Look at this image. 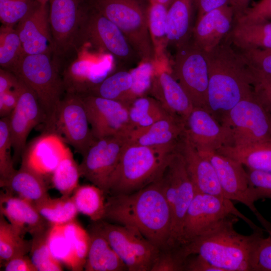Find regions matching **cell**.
<instances>
[{
    "label": "cell",
    "mask_w": 271,
    "mask_h": 271,
    "mask_svg": "<svg viewBox=\"0 0 271 271\" xmlns=\"http://www.w3.org/2000/svg\"><path fill=\"white\" fill-rule=\"evenodd\" d=\"M127 136H109L94 140L79 165L81 177L108 193L110 179L128 142Z\"/></svg>",
    "instance_id": "cell-12"
},
{
    "label": "cell",
    "mask_w": 271,
    "mask_h": 271,
    "mask_svg": "<svg viewBox=\"0 0 271 271\" xmlns=\"http://www.w3.org/2000/svg\"><path fill=\"white\" fill-rule=\"evenodd\" d=\"M160 178L172 217L169 248L178 249L185 215L196 192L177 148L170 155Z\"/></svg>",
    "instance_id": "cell-7"
},
{
    "label": "cell",
    "mask_w": 271,
    "mask_h": 271,
    "mask_svg": "<svg viewBox=\"0 0 271 271\" xmlns=\"http://www.w3.org/2000/svg\"><path fill=\"white\" fill-rule=\"evenodd\" d=\"M172 69L194 107L206 109L209 84L206 53L190 40L176 49Z\"/></svg>",
    "instance_id": "cell-11"
},
{
    "label": "cell",
    "mask_w": 271,
    "mask_h": 271,
    "mask_svg": "<svg viewBox=\"0 0 271 271\" xmlns=\"http://www.w3.org/2000/svg\"><path fill=\"white\" fill-rule=\"evenodd\" d=\"M220 123L230 129L232 146H245L271 140V114L254 91L230 110Z\"/></svg>",
    "instance_id": "cell-10"
},
{
    "label": "cell",
    "mask_w": 271,
    "mask_h": 271,
    "mask_svg": "<svg viewBox=\"0 0 271 271\" xmlns=\"http://www.w3.org/2000/svg\"><path fill=\"white\" fill-rule=\"evenodd\" d=\"M26 55L53 52L47 4H39L22 20L17 29Z\"/></svg>",
    "instance_id": "cell-23"
},
{
    "label": "cell",
    "mask_w": 271,
    "mask_h": 271,
    "mask_svg": "<svg viewBox=\"0 0 271 271\" xmlns=\"http://www.w3.org/2000/svg\"><path fill=\"white\" fill-rule=\"evenodd\" d=\"M198 18L206 13L226 6H230V0H193Z\"/></svg>",
    "instance_id": "cell-55"
},
{
    "label": "cell",
    "mask_w": 271,
    "mask_h": 271,
    "mask_svg": "<svg viewBox=\"0 0 271 271\" xmlns=\"http://www.w3.org/2000/svg\"><path fill=\"white\" fill-rule=\"evenodd\" d=\"M59 134L43 132L27 144L21 156V166L43 177L51 176L70 149Z\"/></svg>",
    "instance_id": "cell-19"
},
{
    "label": "cell",
    "mask_w": 271,
    "mask_h": 271,
    "mask_svg": "<svg viewBox=\"0 0 271 271\" xmlns=\"http://www.w3.org/2000/svg\"><path fill=\"white\" fill-rule=\"evenodd\" d=\"M252 271H271V232L261 238L252 264Z\"/></svg>",
    "instance_id": "cell-51"
},
{
    "label": "cell",
    "mask_w": 271,
    "mask_h": 271,
    "mask_svg": "<svg viewBox=\"0 0 271 271\" xmlns=\"http://www.w3.org/2000/svg\"><path fill=\"white\" fill-rule=\"evenodd\" d=\"M260 21H271V0H260L255 3L239 17L234 22H251Z\"/></svg>",
    "instance_id": "cell-50"
},
{
    "label": "cell",
    "mask_w": 271,
    "mask_h": 271,
    "mask_svg": "<svg viewBox=\"0 0 271 271\" xmlns=\"http://www.w3.org/2000/svg\"><path fill=\"white\" fill-rule=\"evenodd\" d=\"M185 262L176 249H160L151 271H185Z\"/></svg>",
    "instance_id": "cell-48"
},
{
    "label": "cell",
    "mask_w": 271,
    "mask_h": 271,
    "mask_svg": "<svg viewBox=\"0 0 271 271\" xmlns=\"http://www.w3.org/2000/svg\"><path fill=\"white\" fill-rule=\"evenodd\" d=\"M71 197L78 213L92 222L103 220L106 195L101 189L92 184L78 185Z\"/></svg>",
    "instance_id": "cell-34"
},
{
    "label": "cell",
    "mask_w": 271,
    "mask_h": 271,
    "mask_svg": "<svg viewBox=\"0 0 271 271\" xmlns=\"http://www.w3.org/2000/svg\"><path fill=\"white\" fill-rule=\"evenodd\" d=\"M84 0H51L49 22L53 53L62 55L79 42L80 32L88 9Z\"/></svg>",
    "instance_id": "cell-15"
},
{
    "label": "cell",
    "mask_w": 271,
    "mask_h": 271,
    "mask_svg": "<svg viewBox=\"0 0 271 271\" xmlns=\"http://www.w3.org/2000/svg\"><path fill=\"white\" fill-rule=\"evenodd\" d=\"M0 214L24 236L27 233L32 235L51 225L32 202L4 191L0 194Z\"/></svg>",
    "instance_id": "cell-25"
},
{
    "label": "cell",
    "mask_w": 271,
    "mask_h": 271,
    "mask_svg": "<svg viewBox=\"0 0 271 271\" xmlns=\"http://www.w3.org/2000/svg\"><path fill=\"white\" fill-rule=\"evenodd\" d=\"M103 220L132 227L159 249L169 248L172 217L160 176L132 193L107 195Z\"/></svg>",
    "instance_id": "cell-1"
},
{
    "label": "cell",
    "mask_w": 271,
    "mask_h": 271,
    "mask_svg": "<svg viewBox=\"0 0 271 271\" xmlns=\"http://www.w3.org/2000/svg\"><path fill=\"white\" fill-rule=\"evenodd\" d=\"M174 0H149L150 3H158L169 8Z\"/></svg>",
    "instance_id": "cell-58"
},
{
    "label": "cell",
    "mask_w": 271,
    "mask_h": 271,
    "mask_svg": "<svg viewBox=\"0 0 271 271\" xmlns=\"http://www.w3.org/2000/svg\"><path fill=\"white\" fill-rule=\"evenodd\" d=\"M198 151V150H197ZM214 168L226 198L240 202L247 206L267 231L271 224L255 207V202L249 186L246 171L239 162L216 151L199 152Z\"/></svg>",
    "instance_id": "cell-14"
},
{
    "label": "cell",
    "mask_w": 271,
    "mask_h": 271,
    "mask_svg": "<svg viewBox=\"0 0 271 271\" xmlns=\"http://www.w3.org/2000/svg\"><path fill=\"white\" fill-rule=\"evenodd\" d=\"M247 65L252 76L254 92L266 110L271 114V76L263 73L248 64Z\"/></svg>",
    "instance_id": "cell-47"
},
{
    "label": "cell",
    "mask_w": 271,
    "mask_h": 271,
    "mask_svg": "<svg viewBox=\"0 0 271 271\" xmlns=\"http://www.w3.org/2000/svg\"><path fill=\"white\" fill-rule=\"evenodd\" d=\"M39 4H47L51 0H36Z\"/></svg>",
    "instance_id": "cell-59"
},
{
    "label": "cell",
    "mask_w": 271,
    "mask_h": 271,
    "mask_svg": "<svg viewBox=\"0 0 271 271\" xmlns=\"http://www.w3.org/2000/svg\"><path fill=\"white\" fill-rule=\"evenodd\" d=\"M231 6H226L197 18L193 27L192 42L205 52L214 49L230 32L234 22Z\"/></svg>",
    "instance_id": "cell-22"
},
{
    "label": "cell",
    "mask_w": 271,
    "mask_h": 271,
    "mask_svg": "<svg viewBox=\"0 0 271 271\" xmlns=\"http://www.w3.org/2000/svg\"><path fill=\"white\" fill-rule=\"evenodd\" d=\"M238 217L230 215L202 236L180 247L185 259L198 254L222 271H252L259 242L263 236L261 229L243 235L234 229Z\"/></svg>",
    "instance_id": "cell-2"
},
{
    "label": "cell",
    "mask_w": 271,
    "mask_h": 271,
    "mask_svg": "<svg viewBox=\"0 0 271 271\" xmlns=\"http://www.w3.org/2000/svg\"><path fill=\"white\" fill-rule=\"evenodd\" d=\"M216 152L248 169L271 172V140L245 146H225Z\"/></svg>",
    "instance_id": "cell-31"
},
{
    "label": "cell",
    "mask_w": 271,
    "mask_h": 271,
    "mask_svg": "<svg viewBox=\"0 0 271 271\" xmlns=\"http://www.w3.org/2000/svg\"><path fill=\"white\" fill-rule=\"evenodd\" d=\"M185 132V122L169 115L140 130L132 131L129 141L150 147L177 145Z\"/></svg>",
    "instance_id": "cell-26"
},
{
    "label": "cell",
    "mask_w": 271,
    "mask_h": 271,
    "mask_svg": "<svg viewBox=\"0 0 271 271\" xmlns=\"http://www.w3.org/2000/svg\"><path fill=\"white\" fill-rule=\"evenodd\" d=\"M232 215L240 218L253 230L260 229L241 213L232 201L224 197L196 192L183 222L180 247L205 234Z\"/></svg>",
    "instance_id": "cell-8"
},
{
    "label": "cell",
    "mask_w": 271,
    "mask_h": 271,
    "mask_svg": "<svg viewBox=\"0 0 271 271\" xmlns=\"http://www.w3.org/2000/svg\"><path fill=\"white\" fill-rule=\"evenodd\" d=\"M155 61H141L139 65L131 69L132 84L125 102L128 106L134 99L150 93L154 77L157 72Z\"/></svg>",
    "instance_id": "cell-42"
},
{
    "label": "cell",
    "mask_w": 271,
    "mask_h": 271,
    "mask_svg": "<svg viewBox=\"0 0 271 271\" xmlns=\"http://www.w3.org/2000/svg\"><path fill=\"white\" fill-rule=\"evenodd\" d=\"M223 41L206 52L209 72L206 109L220 122L240 101L253 92L247 64L239 52Z\"/></svg>",
    "instance_id": "cell-3"
},
{
    "label": "cell",
    "mask_w": 271,
    "mask_h": 271,
    "mask_svg": "<svg viewBox=\"0 0 271 271\" xmlns=\"http://www.w3.org/2000/svg\"><path fill=\"white\" fill-rule=\"evenodd\" d=\"M239 52L247 64L271 76V48L242 50Z\"/></svg>",
    "instance_id": "cell-49"
},
{
    "label": "cell",
    "mask_w": 271,
    "mask_h": 271,
    "mask_svg": "<svg viewBox=\"0 0 271 271\" xmlns=\"http://www.w3.org/2000/svg\"><path fill=\"white\" fill-rule=\"evenodd\" d=\"M11 149L13 147L8 116L0 119V183L7 180L16 171Z\"/></svg>",
    "instance_id": "cell-45"
},
{
    "label": "cell",
    "mask_w": 271,
    "mask_h": 271,
    "mask_svg": "<svg viewBox=\"0 0 271 271\" xmlns=\"http://www.w3.org/2000/svg\"><path fill=\"white\" fill-rule=\"evenodd\" d=\"M9 118L15 164L21 159L31 130L46 119L36 95L21 80L18 101Z\"/></svg>",
    "instance_id": "cell-18"
},
{
    "label": "cell",
    "mask_w": 271,
    "mask_h": 271,
    "mask_svg": "<svg viewBox=\"0 0 271 271\" xmlns=\"http://www.w3.org/2000/svg\"><path fill=\"white\" fill-rule=\"evenodd\" d=\"M88 231L90 244L84 269L86 271L127 270L125 263L93 223Z\"/></svg>",
    "instance_id": "cell-27"
},
{
    "label": "cell",
    "mask_w": 271,
    "mask_h": 271,
    "mask_svg": "<svg viewBox=\"0 0 271 271\" xmlns=\"http://www.w3.org/2000/svg\"><path fill=\"white\" fill-rule=\"evenodd\" d=\"M248 184L254 199H271V172L247 168Z\"/></svg>",
    "instance_id": "cell-46"
},
{
    "label": "cell",
    "mask_w": 271,
    "mask_h": 271,
    "mask_svg": "<svg viewBox=\"0 0 271 271\" xmlns=\"http://www.w3.org/2000/svg\"><path fill=\"white\" fill-rule=\"evenodd\" d=\"M150 93L169 114L184 122L194 108L181 85L172 72L166 69L157 71Z\"/></svg>",
    "instance_id": "cell-24"
},
{
    "label": "cell",
    "mask_w": 271,
    "mask_h": 271,
    "mask_svg": "<svg viewBox=\"0 0 271 271\" xmlns=\"http://www.w3.org/2000/svg\"><path fill=\"white\" fill-rule=\"evenodd\" d=\"M88 2L91 8L120 30L141 61L155 62L147 10L138 0H88Z\"/></svg>",
    "instance_id": "cell-6"
},
{
    "label": "cell",
    "mask_w": 271,
    "mask_h": 271,
    "mask_svg": "<svg viewBox=\"0 0 271 271\" xmlns=\"http://www.w3.org/2000/svg\"><path fill=\"white\" fill-rule=\"evenodd\" d=\"M226 40L240 50L271 48V21L233 22Z\"/></svg>",
    "instance_id": "cell-30"
},
{
    "label": "cell",
    "mask_w": 271,
    "mask_h": 271,
    "mask_svg": "<svg viewBox=\"0 0 271 271\" xmlns=\"http://www.w3.org/2000/svg\"><path fill=\"white\" fill-rule=\"evenodd\" d=\"M193 0H174L167 15L168 46L176 49L189 42L191 38Z\"/></svg>",
    "instance_id": "cell-29"
},
{
    "label": "cell",
    "mask_w": 271,
    "mask_h": 271,
    "mask_svg": "<svg viewBox=\"0 0 271 271\" xmlns=\"http://www.w3.org/2000/svg\"><path fill=\"white\" fill-rule=\"evenodd\" d=\"M32 240L24 238L0 214V260L1 263L30 252Z\"/></svg>",
    "instance_id": "cell-36"
},
{
    "label": "cell",
    "mask_w": 271,
    "mask_h": 271,
    "mask_svg": "<svg viewBox=\"0 0 271 271\" xmlns=\"http://www.w3.org/2000/svg\"><path fill=\"white\" fill-rule=\"evenodd\" d=\"M35 93L45 115L43 132L54 131L65 91L62 74L51 53L25 55L10 71Z\"/></svg>",
    "instance_id": "cell-5"
},
{
    "label": "cell",
    "mask_w": 271,
    "mask_h": 271,
    "mask_svg": "<svg viewBox=\"0 0 271 271\" xmlns=\"http://www.w3.org/2000/svg\"><path fill=\"white\" fill-rule=\"evenodd\" d=\"M168 8L155 3H150L147 9L149 31L152 43L155 62L159 66L166 60L165 51L168 47L167 15Z\"/></svg>",
    "instance_id": "cell-33"
},
{
    "label": "cell",
    "mask_w": 271,
    "mask_h": 271,
    "mask_svg": "<svg viewBox=\"0 0 271 271\" xmlns=\"http://www.w3.org/2000/svg\"><path fill=\"white\" fill-rule=\"evenodd\" d=\"M46 180L21 165L7 180L0 183L4 191L32 202L33 204L49 196Z\"/></svg>",
    "instance_id": "cell-28"
},
{
    "label": "cell",
    "mask_w": 271,
    "mask_h": 271,
    "mask_svg": "<svg viewBox=\"0 0 271 271\" xmlns=\"http://www.w3.org/2000/svg\"><path fill=\"white\" fill-rule=\"evenodd\" d=\"M5 271H37L27 255L13 258L4 263Z\"/></svg>",
    "instance_id": "cell-54"
},
{
    "label": "cell",
    "mask_w": 271,
    "mask_h": 271,
    "mask_svg": "<svg viewBox=\"0 0 271 271\" xmlns=\"http://www.w3.org/2000/svg\"><path fill=\"white\" fill-rule=\"evenodd\" d=\"M80 96L95 139L118 136L129 138L131 128L125 104L92 94Z\"/></svg>",
    "instance_id": "cell-16"
},
{
    "label": "cell",
    "mask_w": 271,
    "mask_h": 271,
    "mask_svg": "<svg viewBox=\"0 0 271 271\" xmlns=\"http://www.w3.org/2000/svg\"><path fill=\"white\" fill-rule=\"evenodd\" d=\"M54 132L82 156L95 140L80 95L66 93L57 111Z\"/></svg>",
    "instance_id": "cell-17"
},
{
    "label": "cell",
    "mask_w": 271,
    "mask_h": 271,
    "mask_svg": "<svg viewBox=\"0 0 271 271\" xmlns=\"http://www.w3.org/2000/svg\"><path fill=\"white\" fill-rule=\"evenodd\" d=\"M131 132L144 129L169 114L160 102L147 95L134 99L127 106Z\"/></svg>",
    "instance_id": "cell-32"
},
{
    "label": "cell",
    "mask_w": 271,
    "mask_h": 271,
    "mask_svg": "<svg viewBox=\"0 0 271 271\" xmlns=\"http://www.w3.org/2000/svg\"><path fill=\"white\" fill-rule=\"evenodd\" d=\"M80 177L79 165L75 162L70 150L59 163L50 180L53 187L62 196H71L78 186Z\"/></svg>",
    "instance_id": "cell-39"
},
{
    "label": "cell",
    "mask_w": 271,
    "mask_h": 271,
    "mask_svg": "<svg viewBox=\"0 0 271 271\" xmlns=\"http://www.w3.org/2000/svg\"><path fill=\"white\" fill-rule=\"evenodd\" d=\"M92 223L125 263L127 271H151L160 249L137 229L104 220Z\"/></svg>",
    "instance_id": "cell-9"
},
{
    "label": "cell",
    "mask_w": 271,
    "mask_h": 271,
    "mask_svg": "<svg viewBox=\"0 0 271 271\" xmlns=\"http://www.w3.org/2000/svg\"><path fill=\"white\" fill-rule=\"evenodd\" d=\"M49 227L31 235L30 257L37 271H62V263L53 256L48 244Z\"/></svg>",
    "instance_id": "cell-40"
},
{
    "label": "cell",
    "mask_w": 271,
    "mask_h": 271,
    "mask_svg": "<svg viewBox=\"0 0 271 271\" xmlns=\"http://www.w3.org/2000/svg\"><path fill=\"white\" fill-rule=\"evenodd\" d=\"M51 225H62L76 219L78 213L71 196L53 198L49 196L34 204Z\"/></svg>",
    "instance_id": "cell-35"
},
{
    "label": "cell",
    "mask_w": 271,
    "mask_h": 271,
    "mask_svg": "<svg viewBox=\"0 0 271 271\" xmlns=\"http://www.w3.org/2000/svg\"><path fill=\"white\" fill-rule=\"evenodd\" d=\"M132 84V77L130 72L119 71L104 78L86 94L118 101L125 104Z\"/></svg>",
    "instance_id": "cell-37"
},
{
    "label": "cell",
    "mask_w": 271,
    "mask_h": 271,
    "mask_svg": "<svg viewBox=\"0 0 271 271\" xmlns=\"http://www.w3.org/2000/svg\"><path fill=\"white\" fill-rule=\"evenodd\" d=\"M47 242L53 256L73 271L83 270L78 263L70 241L65 236L62 225H50Z\"/></svg>",
    "instance_id": "cell-38"
},
{
    "label": "cell",
    "mask_w": 271,
    "mask_h": 271,
    "mask_svg": "<svg viewBox=\"0 0 271 271\" xmlns=\"http://www.w3.org/2000/svg\"><path fill=\"white\" fill-rule=\"evenodd\" d=\"M251 0H230V6L234 12V19L240 16L248 8Z\"/></svg>",
    "instance_id": "cell-57"
},
{
    "label": "cell",
    "mask_w": 271,
    "mask_h": 271,
    "mask_svg": "<svg viewBox=\"0 0 271 271\" xmlns=\"http://www.w3.org/2000/svg\"><path fill=\"white\" fill-rule=\"evenodd\" d=\"M176 147L146 146L128 140L110 179L107 195L131 193L155 181Z\"/></svg>",
    "instance_id": "cell-4"
},
{
    "label": "cell",
    "mask_w": 271,
    "mask_h": 271,
    "mask_svg": "<svg viewBox=\"0 0 271 271\" xmlns=\"http://www.w3.org/2000/svg\"><path fill=\"white\" fill-rule=\"evenodd\" d=\"M25 54L17 30L4 26L0 31V65L11 71Z\"/></svg>",
    "instance_id": "cell-41"
},
{
    "label": "cell",
    "mask_w": 271,
    "mask_h": 271,
    "mask_svg": "<svg viewBox=\"0 0 271 271\" xmlns=\"http://www.w3.org/2000/svg\"><path fill=\"white\" fill-rule=\"evenodd\" d=\"M62 227L65 236L72 243L78 263L84 269L90 244L88 231L76 219L62 224Z\"/></svg>",
    "instance_id": "cell-44"
},
{
    "label": "cell",
    "mask_w": 271,
    "mask_h": 271,
    "mask_svg": "<svg viewBox=\"0 0 271 271\" xmlns=\"http://www.w3.org/2000/svg\"><path fill=\"white\" fill-rule=\"evenodd\" d=\"M20 79L12 72L1 68L0 70V94L17 87Z\"/></svg>",
    "instance_id": "cell-56"
},
{
    "label": "cell",
    "mask_w": 271,
    "mask_h": 271,
    "mask_svg": "<svg viewBox=\"0 0 271 271\" xmlns=\"http://www.w3.org/2000/svg\"><path fill=\"white\" fill-rule=\"evenodd\" d=\"M196 192L225 198L214 167L203 157L184 133L177 145Z\"/></svg>",
    "instance_id": "cell-21"
},
{
    "label": "cell",
    "mask_w": 271,
    "mask_h": 271,
    "mask_svg": "<svg viewBox=\"0 0 271 271\" xmlns=\"http://www.w3.org/2000/svg\"><path fill=\"white\" fill-rule=\"evenodd\" d=\"M185 271H222L198 254H192L186 259Z\"/></svg>",
    "instance_id": "cell-53"
},
{
    "label": "cell",
    "mask_w": 271,
    "mask_h": 271,
    "mask_svg": "<svg viewBox=\"0 0 271 271\" xmlns=\"http://www.w3.org/2000/svg\"><path fill=\"white\" fill-rule=\"evenodd\" d=\"M185 132L199 152L217 151L232 144L230 129L203 107H194L185 120Z\"/></svg>",
    "instance_id": "cell-20"
},
{
    "label": "cell",
    "mask_w": 271,
    "mask_h": 271,
    "mask_svg": "<svg viewBox=\"0 0 271 271\" xmlns=\"http://www.w3.org/2000/svg\"><path fill=\"white\" fill-rule=\"evenodd\" d=\"M39 4L36 0H0V20L4 26L20 23Z\"/></svg>",
    "instance_id": "cell-43"
},
{
    "label": "cell",
    "mask_w": 271,
    "mask_h": 271,
    "mask_svg": "<svg viewBox=\"0 0 271 271\" xmlns=\"http://www.w3.org/2000/svg\"><path fill=\"white\" fill-rule=\"evenodd\" d=\"M82 40L89 41L122 62L141 61L120 30L91 7L87 9L81 26L79 42Z\"/></svg>",
    "instance_id": "cell-13"
},
{
    "label": "cell",
    "mask_w": 271,
    "mask_h": 271,
    "mask_svg": "<svg viewBox=\"0 0 271 271\" xmlns=\"http://www.w3.org/2000/svg\"><path fill=\"white\" fill-rule=\"evenodd\" d=\"M20 85L21 80L17 87L0 94L1 118L9 116L16 107L19 99Z\"/></svg>",
    "instance_id": "cell-52"
}]
</instances>
